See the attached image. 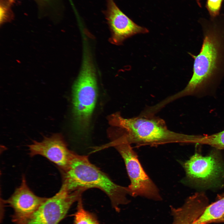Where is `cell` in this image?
<instances>
[{
  "label": "cell",
  "mask_w": 224,
  "mask_h": 224,
  "mask_svg": "<svg viewBox=\"0 0 224 224\" xmlns=\"http://www.w3.org/2000/svg\"><path fill=\"white\" fill-rule=\"evenodd\" d=\"M189 143L206 145L224 150V130L208 135H190Z\"/></svg>",
  "instance_id": "13"
},
{
  "label": "cell",
  "mask_w": 224,
  "mask_h": 224,
  "mask_svg": "<svg viewBox=\"0 0 224 224\" xmlns=\"http://www.w3.org/2000/svg\"><path fill=\"white\" fill-rule=\"evenodd\" d=\"M224 214V195L207 206L193 224H207L216 222Z\"/></svg>",
  "instance_id": "12"
},
{
  "label": "cell",
  "mask_w": 224,
  "mask_h": 224,
  "mask_svg": "<svg viewBox=\"0 0 224 224\" xmlns=\"http://www.w3.org/2000/svg\"><path fill=\"white\" fill-rule=\"evenodd\" d=\"M62 184L61 188L68 192L91 188L99 189L110 198L112 207L117 212L119 206L128 204L129 200L128 187L114 183L105 173L92 164L86 156L74 153L67 166L61 170Z\"/></svg>",
  "instance_id": "2"
},
{
  "label": "cell",
  "mask_w": 224,
  "mask_h": 224,
  "mask_svg": "<svg viewBox=\"0 0 224 224\" xmlns=\"http://www.w3.org/2000/svg\"><path fill=\"white\" fill-rule=\"evenodd\" d=\"M28 147L30 156H42L56 165L61 170L67 166L74 153L69 149L63 137L58 133L45 137L40 142L34 141Z\"/></svg>",
  "instance_id": "9"
},
{
  "label": "cell",
  "mask_w": 224,
  "mask_h": 224,
  "mask_svg": "<svg viewBox=\"0 0 224 224\" xmlns=\"http://www.w3.org/2000/svg\"><path fill=\"white\" fill-rule=\"evenodd\" d=\"M224 0H207L206 7L211 18L220 15L222 4Z\"/></svg>",
  "instance_id": "15"
},
{
  "label": "cell",
  "mask_w": 224,
  "mask_h": 224,
  "mask_svg": "<svg viewBox=\"0 0 224 224\" xmlns=\"http://www.w3.org/2000/svg\"><path fill=\"white\" fill-rule=\"evenodd\" d=\"M103 13L111 32L110 41L114 44L119 45L133 35L148 32L147 28L136 24L124 13L114 0H106V7Z\"/></svg>",
  "instance_id": "8"
},
{
  "label": "cell",
  "mask_w": 224,
  "mask_h": 224,
  "mask_svg": "<svg viewBox=\"0 0 224 224\" xmlns=\"http://www.w3.org/2000/svg\"><path fill=\"white\" fill-rule=\"evenodd\" d=\"M81 70L72 87L74 127L79 135L87 133L97 100L96 74L91 56L85 48Z\"/></svg>",
  "instance_id": "4"
},
{
  "label": "cell",
  "mask_w": 224,
  "mask_h": 224,
  "mask_svg": "<svg viewBox=\"0 0 224 224\" xmlns=\"http://www.w3.org/2000/svg\"><path fill=\"white\" fill-rule=\"evenodd\" d=\"M84 190L71 193L60 188L53 196L46 200L27 217L14 224H58L65 217L72 204L81 198Z\"/></svg>",
  "instance_id": "6"
},
{
  "label": "cell",
  "mask_w": 224,
  "mask_h": 224,
  "mask_svg": "<svg viewBox=\"0 0 224 224\" xmlns=\"http://www.w3.org/2000/svg\"><path fill=\"white\" fill-rule=\"evenodd\" d=\"M199 22L203 40L198 54L189 53L194 60L192 76L184 89L169 97L171 102L188 96L213 95L224 76V15Z\"/></svg>",
  "instance_id": "1"
},
{
  "label": "cell",
  "mask_w": 224,
  "mask_h": 224,
  "mask_svg": "<svg viewBox=\"0 0 224 224\" xmlns=\"http://www.w3.org/2000/svg\"><path fill=\"white\" fill-rule=\"evenodd\" d=\"M77 209L74 214L73 224H100L94 214L84 208L82 198L77 201Z\"/></svg>",
  "instance_id": "14"
},
{
  "label": "cell",
  "mask_w": 224,
  "mask_h": 224,
  "mask_svg": "<svg viewBox=\"0 0 224 224\" xmlns=\"http://www.w3.org/2000/svg\"><path fill=\"white\" fill-rule=\"evenodd\" d=\"M182 165L189 182L208 184L224 178V163L217 153L203 156L196 152Z\"/></svg>",
  "instance_id": "7"
},
{
  "label": "cell",
  "mask_w": 224,
  "mask_h": 224,
  "mask_svg": "<svg viewBox=\"0 0 224 224\" xmlns=\"http://www.w3.org/2000/svg\"><path fill=\"white\" fill-rule=\"evenodd\" d=\"M110 136L111 142L103 147H114L123 158L130 181L128 187L129 195L157 201L161 200L162 198L158 189L144 171L137 153L123 132H111Z\"/></svg>",
  "instance_id": "5"
},
{
  "label": "cell",
  "mask_w": 224,
  "mask_h": 224,
  "mask_svg": "<svg viewBox=\"0 0 224 224\" xmlns=\"http://www.w3.org/2000/svg\"><path fill=\"white\" fill-rule=\"evenodd\" d=\"M197 205L194 201L187 199L181 207L176 208L170 207L173 217L172 224H193L197 219L196 212Z\"/></svg>",
  "instance_id": "11"
},
{
  "label": "cell",
  "mask_w": 224,
  "mask_h": 224,
  "mask_svg": "<svg viewBox=\"0 0 224 224\" xmlns=\"http://www.w3.org/2000/svg\"><path fill=\"white\" fill-rule=\"evenodd\" d=\"M216 222H224V214L220 218L217 220Z\"/></svg>",
  "instance_id": "17"
},
{
  "label": "cell",
  "mask_w": 224,
  "mask_h": 224,
  "mask_svg": "<svg viewBox=\"0 0 224 224\" xmlns=\"http://www.w3.org/2000/svg\"><path fill=\"white\" fill-rule=\"evenodd\" d=\"M36 195L28 186L24 176L21 183L11 196L4 202L14 210L13 222L22 220L32 214L46 200Z\"/></svg>",
  "instance_id": "10"
},
{
  "label": "cell",
  "mask_w": 224,
  "mask_h": 224,
  "mask_svg": "<svg viewBox=\"0 0 224 224\" xmlns=\"http://www.w3.org/2000/svg\"><path fill=\"white\" fill-rule=\"evenodd\" d=\"M10 12L8 7L2 3L0 5V22L3 23L10 18Z\"/></svg>",
  "instance_id": "16"
},
{
  "label": "cell",
  "mask_w": 224,
  "mask_h": 224,
  "mask_svg": "<svg viewBox=\"0 0 224 224\" xmlns=\"http://www.w3.org/2000/svg\"><path fill=\"white\" fill-rule=\"evenodd\" d=\"M108 119L110 125L121 129L128 142L137 147L171 143L186 144L187 134L170 130L163 119L154 115L140 114L125 118L119 112H116L110 115Z\"/></svg>",
  "instance_id": "3"
},
{
  "label": "cell",
  "mask_w": 224,
  "mask_h": 224,
  "mask_svg": "<svg viewBox=\"0 0 224 224\" xmlns=\"http://www.w3.org/2000/svg\"><path fill=\"white\" fill-rule=\"evenodd\" d=\"M10 3H12L14 0H8Z\"/></svg>",
  "instance_id": "18"
}]
</instances>
